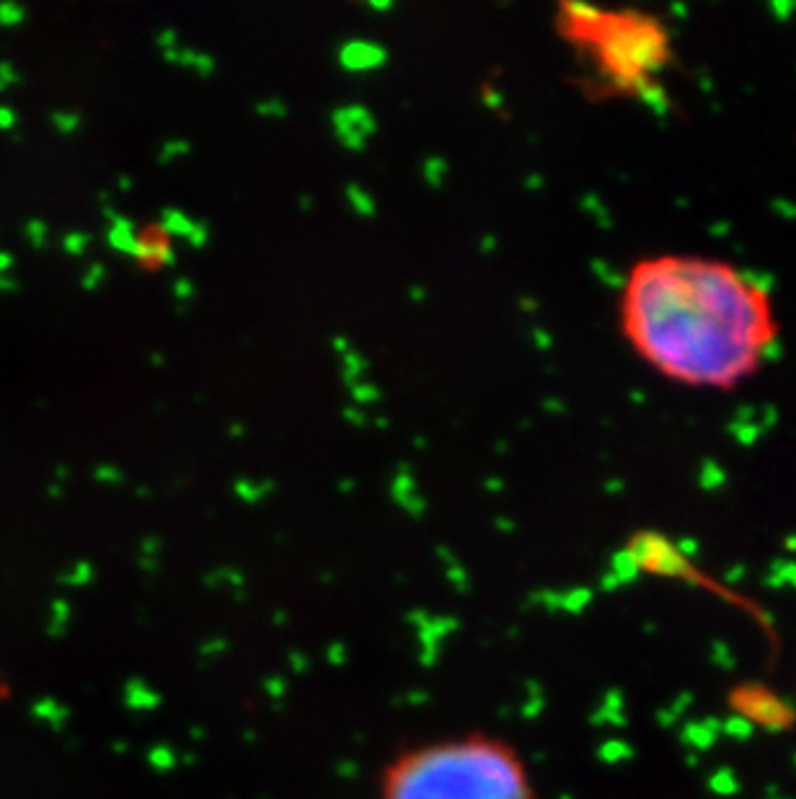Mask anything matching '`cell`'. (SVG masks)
<instances>
[{"label":"cell","mask_w":796,"mask_h":799,"mask_svg":"<svg viewBox=\"0 0 796 799\" xmlns=\"http://www.w3.org/2000/svg\"><path fill=\"white\" fill-rule=\"evenodd\" d=\"M618 329L631 355L675 386L734 391L776 350L771 288L719 256L662 251L636 259L618 290Z\"/></svg>","instance_id":"cell-1"},{"label":"cell","mask_w":796,"mask_h":799,"mask_svg":"<svg viewBox=\"0 0 796 799\" xmlns=\"http://www.w3.org/2000/svg\"><path fill=\"white\" fill-rule=\"evenodd\" d=\"M13 256L8 251H0V290H16V280L11 277Z\"/></svg>","instance_id":"cell-6"},{"label":"cell","mask_w":796,"mask_h":799,"mask_svg":"<svg viewBox=\"0 0 796 799\" xmlns=\"http://www.w3.org/2000/svg\"><path fill=\"white\" fill-rule=\"evenodd\" d=\"M16 125V112L6 104H0V130H13Z\"/></svg>","instance_id":"cell-11"},{"label":"cell","mask_w":796,"mask_h":799,"mask_svg":"<svg viewBox=\"0 0 796 799\" xmlns=\"http://www.w3.org/2000/svg\"><path fill=\"white\" fill-rule=\"evenodd\" d=\"M342 60L347 68L365 70V68H373V65H380V60H383V50H380V47H373V44L355 42V44H349V47H344Z\"/></svg>","instance_id":"cell-4"},{"label":"cell","mask_w":796,"mask_h":799,"mask_svg":"<svg viewBox=\"0 0 796 799\" xmlns=\"http://www.w3.org/2000/svg\"><path fill=\"white\" fill-rule=\"evenodd\" d=\"M26 19V8L19 6V3H11V0H3L0 3V26H16Z\"/></svg>","instance_id":"cell-5"},{"label":"cell","mask_w":796,"mask_h":799,"mask_svg":"<svg viewBox=\"0 0 796 799\" xmlns=\"http://www.w3.org/2000/svg\"><path fill=\"white\" fill-rule=\"evenodd\" d=\"M16 81H19V73H16V68H13L11 63H0V91L8 86H13Z\"/></svg>","instance_id":"cell-10"},{"label":"cell","mask_w":796,"mask_h":799,"mask_svg":"<svg viewBox=\"0 0 796 799\" xmlns=\"http://www.w3.org/2000/svg\"><path fill=\"white\" fill-rule=\"evenodd\" d=\"M52 122H55V127L60 132H73L75 127H78V122H81V119L75 117V114H63V112H57L55 117H52Z\"/></svg>","instance_id":"cell-8"},{"label":"cell","mask_w":796,"mask_h":799,"mask_svg":"<svg viewBox=\"0 0 796 799\" xmlns=\"http://www.w3.org/2000/svg\"><path fill=\"white\" fill-rule=\"evenodd\" d=\"M561 32L590 63L595 81L608 94H647L660 83L672 60L665 21L647 13L564 6Z\"/></svg>","instance_id":"cell-3"},{"label":"cell","mask_w":796,"mask_h":799,"mask_svg":"<svg viewBox=\"0 0 796 799\" xmlns=\"http://www.w3.org/2000/svg\"><path fill=\"white\" fill-rule=\"evenodd\" d=\"M83 246H88V236H83V233H68V236H65V249H68L70 254H81Z\"/></svg>","instance_id":"cell-9"},{"label":"cell","mask_w":796,"mask_h":799,"mask_svg":"<svg viewBox=\"0 0 796 799\" xmlns=\"http://www.w3.org/2000/svg\"><path fill=\"white\" fill-rule=\"evenodd\" d=\"M26 238L32 241L34 249L44 246V241H47V225L39 223V220H32V223L26 225Z\"/></svg>","instance_id":"cell-7"},{"label":"cell","mask_w":796,"mask_h":799,"mask_svg":"<svg viewBox=\"0 0 796 799\" xmlns=\"http://www.w3.org/2000/svg\"><path fill=\"white\" fill-rule=\"evenodd\" d=\"M378 799H538L525 756L484 730L398 750L383 766Z\"/></svg>","instance_id":"cell-2"}]
</instances>
